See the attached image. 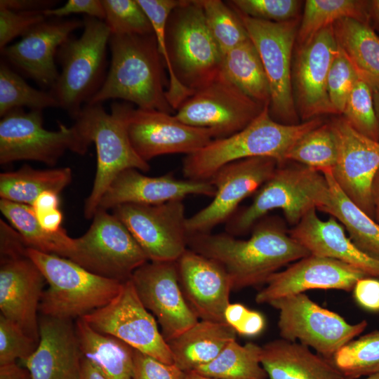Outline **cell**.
<instances>
[{
    "label": "cell",
    "instance_id": "14",
    "mask_svg": "<svg viewBox=\"0 0 379 379\" xmlns=\"http://www.w3.org/2000/svg\"><path fill=\"white\" fill-rule=\"evenodd\" d=\"M112 106L123 118L134 150L146 162L164 154H192L215 139L212 129L187 125L169 113L122 102Z\"/></svg>",
    "mask_w": 379,
    "mask_h": 379
},
{
    "label": "cell",
    "instance_id": "41",
    "mask_svg": "<svg viewBox=\"0 0 379 379\" xmlns=\"http://www.w3.org/2000/svg\"><path fill=\"white\" fill-rule=\"evenodd\" d=\"M207 26L225 54L249 39L237 12L220 0H199Z\"/></svg>",
    "mask_w": 379,
    "mask_h": 379
},
{
    "label": "cell",
    "instance_id": "15",
    "mask_svg": "<svg viewBox=\"0 0 379 379\" xmlns=\"http://www.w3.org/2000/svg\"><path fill=\"white\" fill-rule=\"evenodd\" d=\"M264 106L245 94L221 71L186 99L175 116L187 125L212 129L218 139L246 128Z\"/></svg>",
    "mask_w": 379,
    "mask_h": 379
},
{
    "label": "cell",
    "instance_id": "24",
    "mask_svg": "<svg viewBox=\"0 0 379 379\" xmlns=\"http://www.w3.org/2000/svg\"><path fill=\"white\" fill-rule=\"evenodd\" d=\"M129 168L121 172L102 195L98 208L108 211L126 204L156 205L183 200L188 195L213 197L215 188L211 180L177 179L171 173L147 176Z\"/></svg>",
    "mask_w": 379,
    "mask_h": 379
},
{
    "label": "cell",
    "instance_id": "42",
    "mask_svg": "<svg viewBox=\"0 0 379 379\" xmlns=\"http://www.w3.org/2000/svg\"><path fill=\"white\" fill-rule=\"evenodd\" d=\"M342 117L358 133L379 141V124L373 92L359 78L349 95Z\"/></svg>",
    "mask_w": 379,
    "mask_h": 379
},
{
    "label": "cell",
    "instance_id": "40",
    "mask_svg": "<svg viewBox=\"0 0 379 379\" xmlns=\"http://www.w3.org/2000/svg\"><path fill=\"white\" fill-rule=\"evenodd\" d=\"M331 361L345 379H358L379 371V330L352 340Z\"/></svg>",
    "mask_w": 379,
    "mask_h": 379
},
{
    "label": "cell",
    "instance_id": "37",
    "mask_svg": "<svg viewBox=\"0 0 379 379\" xmlns=\"http://www.w3.org/2000/svg\"><path fill=\"white\" fill-rule=\"evenodd\" d=\"M261 350L253 343L241 345L234 340L212 361L192 371L215 379H266Z\"/></svg>",
    "mask_w": 379,
    "mask_h": 379
},
{
    "label": "cell",
    "instance_id": "25",
    "mask_svg": "<svg viewBox=\"0 0 379 379\" xmlns=\"http://www.w3.org/2000/svg\"><path fill=\"white\" fill-rule=\"evenodd\" d=\"M45 283L42 272L27 255L1 260V314L18 324L37 343V311Z\"/></svg>",
    "mask_w": 379,
    "mask_h": 379
},
{
    "label": "cell",
    "instance_id": "23",
    "mask_svg": "<svg viewBox=\"0 0 379 379\" xmlns=\"http://www.w3.org/2000/svg\"><path fill=\"white\" fill-rule=\"evenodd\" d=\"M176 264L183 295L199 319L226 323L225 312L232 286L225 268L190 248Z\"/></svg>",
    "mask_w": 379,
    "mask_h": 379
},
{
    "label": "cell",
    "instance_id": "51",
    "mask_svg": "<svg viewBox=\"0 0 379 379\" xmlns=\"http://www.w3.org/2000/svg\"><path fill=\"white\" fill-rule=\"evenodd\" d=\"M28 248L20 234L13 227H10L1 219V260L26 256Z\"/></svg>",
    "mask_w": 379,
    "mask_h": 379
},
{
    "label": "cell",
    "instance_id": "56",
    "mask_svg": "<svg viewBox=\"0 0 379 379\" xmlns=\"http://www.w3.org/2000/svg\"><path fill=\"white\" fill-rule=\"evenodd\" d=\"M0 379H32L28 371L16 363L0 366Z\"/></svg>",
    "mask_w": 379,
    "mask_h": 379
},
{
    "label": "cell",
    "instance_id": "61",
    "mask_svg": "<svg viewBox=\"0 0 379 379\" xmlns=\"http://www.w3.org/2000/svg\"><path fill=\"white\" fill-rule=\"evenodd\" d=\"M373 102L375 110L379 124V90L373 93Z\"/></svg>",
    "mask_w": 379,
    "mask_h": 379
},
{
    "label": "cell",
    "instance_id": "35",
    "mask_svg": "<svg viewBox=\"0 0 379 379\" xmlns=\"http://www.w3.org/2000/svg\"><path fill=\"white\" fill-rule=\"evenodd\" d=\"M221 71L248 96L270 104V88L258 51L250 39L222 55Z\"/></svg>",
    "mask_w": 379,
    "mask_h": 379
},
{
    "label": "cell",
    "instance_id": "13",
    "mask_svg": "<svg viewBox=\"0 0 379 379\" xmlns=\"http://www.w3.org/2000/svg\"><path fill=\"white\" fill-rule=\"evenodd\" d=\"M95 331L114 336L134 350L166 364H174L168 344L153 314L128 279L107 305L81 317Z\"/></svg>",
    "mask_w": 379,
    "mask_h": 379
},
{
    "label": "cell",
    "instance_id": "60",
    "mask_svg": "<svg viewBox=\"0 0 379 379\" xmlns=\"http://www.w3.org/2000/svg\"><path fill=\"white\" fill-rule=\"evenodd\" d=\"M186 379H215L201 375L195 371H190L186 373Z\"/></svg>",
    "mask_w": 379,
    "mask_h": 379
},
{
    "label": "cell",
    "instance_id": "34",
    "mask_svg": "<svg viewBox=\"0 0 379 379\" xmlns=\"http://www.w3.org/2000/svg\"><path fill=\"white\" fill-rule=\"evenodd\" d=\"M68 167L35 169L27 164L15 171L0 174L1 199L32 206L45 191L60 194L72 181Z\"/></svg>",
    "mask_w": 379,
    "mask_h": 379
},
{
    "label": "cell",
    "instance_id": "20",
    "mask_svg": "<svg viewBox=\"0 0 379 379\" xmlns=\"http://www.w3.org/2000/svg\"><path fill=\"white\" fill-rule=\"evenodd\" d=\"M331 122L339 143L333 178L342 192L374 219L371 187L379 170V141L358 133L342 117Z\"/></svg>",
    "mask_w": 379,
    "mask_h": 379
},
{
    "label": "cell",
    "instance_id": "52",
    "mask_svg": "<svg viewBox=\"0 0 379 379\" xmlns=\"http://www.w3.org/2000/svg\"><path fill=\"white\" fill-rule=\"evenodd\" d=\"M357 302L369 311L379 312V280L365 277L357 281L354 288Z\"/></svg>",
    "mask_w": 379,
    "mask_h": 379
},
{
    "label": "cell",
    "instance_id": "47",
    "mask_svg": "<svg viewBox=\"0 0 379 379\" xmlns=\"http://www.w3.org/2000/svg\"><path fill=\"white\" fill-rule=\"evenodd\" d=\"M46 18L41 11H13L0 7V49L7 46L17 36H24L45 21Z\"/></svg>",
    "mask_w": 379,
    "mask_h": 379
},
{
    "label": "cell",
    "instance_id": "11",
    "mask_svg": "<svg viewBox=\"0 0 379 379\" xmlns=\"http://www.w3.org/2000/svg\"><path fill=\"white\" fill-rule=\"evenodd\" d=\"M269 305L279 311L278 328L281 338L298 340L331 361L342 347L367 326L366 320L354 324L348 323L304 293L274 300Z\"/></svg>",
    "mask_w": 379,
    "mask_h": 379
},
{
    "label": "cell",
    "instance_id": "26",
    "mask_svg": "<svg viewBox=\"0 0 379 379\" xmlns=\"http://www.w3.org/2000/svg\"><path fill=\"white\" fill-rule=\"evenodd\" d=\"M34 352L21 361L32 379H78L83 356L72 319L43 315Z\"/></svg>",
    "mask_w": 379,
    "mask_h": 379
},
{
    "label": "cell",
    "instance_id": "50",
    "mask_svg": "<svg viewBox=\"0 0 379 379\" xmlns=\"http://www.w3.org/2000/svg\"><path fill=\"white\" fill-rule=\"evenodd\" d=\"M46 17L61 18L70 14H84L86 16L105 20V12L100 0H69L63 6L43 11Z\"/></svg>",
    "mask_w": 379,
    "mask_h": 379
},
{
    "label": "cell",
    "instance_id": "57",
    "mask_svg": "<svg viewBox=\"0 0 379 379\" xmlns=\"http://www.w3.org/2000/svg\"><path fill=\"white\" fill-rule=\"evenodd\" d=\"M78 379H106L87 359L83 357L81 368Z\"/></svg>",
    "mask_w": 379,
    "mask_h": 379
},
{
    "label": "cell",
    "instance_id": "54",
    "mask_svg": "<svg viewBox=\"0 0 379 379\" xmlns=\"http://www.w3.org/2000/svg\"><path fill=\"white\" fill-rule=\"evenodd\" d=\"M34 213L41 226L46 231L57 232L62 228L61 223L63 215L60 208L34 212Z\"/></svg>",
    "mask_w": 379,
    "mask_h": 379
},
{
    "label": "cell",
    "instance_id": "53",
    "mask_svg": "<svg viewBox=\"0 0 379 379\" xmlns=\"http://www.w3.org/2000/svg\"><path fill=\"white\" fill-rule=\"evenodd\" d=\"M55 4L54 1L39 0H1L0 7L13 11H44L53 8Z\"/></svg>",
    "mask_w": 379,
    "mask_h": 379
},
{
    "label": "cell",
    "instance_id": "3",
    "mask_svg": "<svg viewBox=\"0 0 379 379\" xmlns=\"http://www.w3.org/2000/svg\"><path fill=\"white\" fill-rule=\"evenodd\" d=\"M111 62L105 81L88 103L121 99L142 109L174 112L167 98L163 59L154 34H111Z\"/></svg>",
    "mask_w": 379,
    "mask_h": 379
},
{
    "label": "cell",
    "instance_id": "29",
    "mask_svg": "<svg viewBox=\"0 0 379 379\" xmlns=\"http://www.w3.org/2000/svg\"><path fill=\"white\" fill-rule=\"evenodd\" d=\"M236 334L225 322L201 320L167 343L174 364L187 373L212 361Z\"/></svg>",
    "mask_w": 379,
    "mask_h": 379
},
{
    "label": "cell",
    "instance_id": "10",
    "mask_svg": "<svg viewBox=\"0 0 379 379\" xmlns=\"http://www.w3.org/2000/svg\"><path fill=\"white\" fill-rule=\"evenodd\" d=\"M42 110L13 109L0 121V164L29 160L54 166L67 151L84 154L89 145L76 128L59 123L56 131L43 126Z\"/></svg>",
    "mask_w": 379,
    "mask_h": 379
},
{
    "label": "cell",
    "instance_id": "32",
    "mask_svg": "<svg viewBox=\"0 0 379 379\" xmlns=\"http://www.w3.org/2000/svg\"><path fill=\"white\" fill-rule=\"evenodd\" d=\"M321 173L328 182L331 199L319 211L338 220L348 232L351 241L362 252L379 260V224L342 192L333 178L331 170Z\"/></svg>",
    "mask_w": 379,
    "mask_h": 379
},
{
    "label": "cell",
    "instance_id": "19",
    "mask_svg": "<svg viewBox=\"0 0 379 379\" xmlns=\"http://www.w3.org/2000/svg\"><path fill=\"white\" fill-rule=\"evenodd\" d=\"M131 279L142 302L160 325L166 342L199 321L182 291L176 261H148Z\"/></svg>",
    "mask_w": 379,
    "mask_h": 379
},
{
    "label": "cell",
    "instance_id": "38",
    "mask_svg": "<svg viewBox=\"0 0 379 379\" xmlns=\"http://www.w3.org/2000/svg\"><path fill=\"white\" fill-rule=\"evenodd\" d=\"M338 153L337 133L331 121L324 122L299 138L287 152L285 160L321 172L335 167Z\"/></svg>",
    "mask_w": 379,
    "mask_h": 379
},
{
    "label": "cell",
    "instance_id": "30",
    "mask_svg": "<svg viewBox=\"0 0 379 379\" xmlns=\"http://www.w3.org/2000/svg\"><path fill=\"white\" fill-rule=\"evenodd\" d=\"M338 48L359 79L373 93L379 90V36L369 23L343 18L333 25Z\"/></svg>",
    "mask_w": 379,
    "mask_h": 379
},
{
    "label": "cell",
    "instance_id": "12",
    "mask_svg": "<svg viewBox=\"0 0 379 379\" xmlns=\"http://www.w3.org/2000/svg\"><path fill=\"white\" fill-rule=\"evenodd\" d=\"M87 232L76 239L69 258L86 270L108 279L125 281L149 261L126 227L112 213L98 208Z\"/></svg>",
    "mask_w": 379,
    "mask_h": 379
},
{
    "label": "cell",
    "instance_id": "21",
    "mask_svg": "<svg viewBox=\"0 0 379 379\" xmlns=\"http://www.w3.org/2000/svg\"><path fill=\"white\" fill-rule=\"evenodd\" d=\"M366 276L361 270L332 258L310 255L284 270L271 275L266 286L255 295L258 304L272 301L310 289L353 290L358 280Z\"/></svg>",
    "mask_w": 379,
    "mask_h": 379
},
{
    "label": "cell",
    "instance_id": "22",
    "mask_svg": "<svg viewBox=\"0 0 379 379\" xmlns=\"http://www.w3.org/2000/svg\"><path fill=\"white\" fill-rule=\"evenodd\" d=\"M84 27L77 19L45 20L1 53L8 63L44 87L51 88L59 76L55 56L72 32Z\"/></svg>",
    "mask_w": 379,
    "mask_h": 379
},
{
    "label": "cell",
    "instance_id": "48",
    "mask_svg": "<svg viewBox=\"0 0 379 379\" xmlns=\"http://www.w3.org/2000/svg\"><path fill=\"white\" fill-rule=\"evenodd\" d=\"M186 372L134 350L133 379H186Z\"/></svg>",
    "mask_w": 379,
    "mask_h": 379
},
{
    "label": "cell",
    "instance_id": "45",
    "mask_svg": "<svg viewBox=\"0 0 379 379\" xmlns=\"http://www.w3.org/2000/svg\"><path fill=\"white\" fill-rule=\"evenodd\" d=\"M358 78L353 67L338 48L327 79L328 98L337 114L342 115Z\"/></svg>",
    "mask_w": 379,
    "mask_h": 379
},
{
    "label": "cell",
    "instance_id": "33",
    "mask_svg": "<svg viewBox=\"0 0 379 379\" xmlns=\"http://www.w3.org/2000/svg\"><path fill=\"white\" fill-rule=\"evenodd\" d=\"M0 211L29 248L67 259L73 255L76 239L63 228L57 232L44 230L31 206L1 199Z\"/></svg>",
    "mask_w": 379,
    "mask_h": 379
},
{
    "label": "cell",
    "instance_id": "8",
    "mask_svg": "<svg viewBox=\"0 0 379 379\" xmlns=\"http://www.w3.org/2000/svg\"><path fill=\"white\" fill-rule=\"evenodd\" d=\"M74 119L80 135L96 149V173L84 209L85 218L92 219L102 195L121 172L129 168L147 172L150 166L134 150L124 119L113 106L109 114L102 103H87Z\"/></svg>",
    "mask_w": 379,
    "mask_h": 379
},
{
    "label": "cell",
    "instance_id": "9",
    "mask_svg": "<svg viewBox=\"0 0 379 379\" xmlns=\"http://www.w3.org/2000/svg\"><path fill=\"white\" fill-rule=\"evenodd\" d=\"M235 11L263 65L270 88L272 118L283 124H300L293 97L291 66L298 19L276 22L251 18Z\"/></svg>",
    "mask_w": 379,
    "mask_h": 379
},
{
    "label": "cell",
    "instance_id": "59",
    "mask_svg": "<svg viewBox=\"0 0 379 379\" xmlns=\"http://www.w3.org/2000/svg\"><path fill=\"white\" fill-rule=\"evenodd\" d=\"M369 13L373 21L379 29V0L369 1Z\"/></svg>",
    "mask_w": 379,
    "mask_h": 379
},
{
    "label": "cell",
    "instance_id": "46",
    "mask_svg": "<svg viewBox=\"0 0 379 379\" xmlns=\"http://www.w3.org/2000/svg\"><path fill=\"white\" fill-rule=\"evenodd\" d=\"M37 345L18 324L0 314V366L26 359Z\"/></svg>",
    "mask_w": 379,
    "mask_h": 379
},
{
    "label": "cell",
    "instance_id": "44",
    "mask_svg": "<svg viewBox=\"0 0 379 379\" xmlns=\"http://www.w3.org/2000/svg\"><path fill=\"white\" fill-rule=\"evenodd\" d=\"M227 4L235 11L251 18L272 22L297 18L302 5L296 0H232Z\"/></svg>",
    "mask_w": 379,
    "mask_h": 379
},
{
    "label": "cell",
    "instance_id": "36",
    "mask_svg": "<svg viewBox=\"0 0 379 379\" xmlns=\"http://www.w3.org/2000/svg\"><path fill=\"white\" fill-rule=\"evenodd\" d=\"M343 18H353L370 24L369 1H305L297 32L298 45H302L320 30Z\"/></svg>",
    "mask_w": 379,
    "mask_h": 379
},
{
    "label": "cell",
    "instance_id": "62",
    "mask_svg": "<svg viewBox=\"0 0 379 379\" xmlns=\"http://www.w3.org/2000/svg\"><path fill=\"white\" fill-rule=\"evenodd\" d=\"M364 379H379V371L371 374L365 377Z\"/></svg>",
    "mask_w": 379,
    "mask_h": 379
},
{
    "label": "cell",
    "instance_id": "4",
    "mask_svg": "<svg viewBox=\"0 0 379 379\" xmlns=\"http://www.w3.org/2000/svg\"><path fill=\"white\" fill-rule=\"evenodd\" d=\"M321 117L295 125L274 121L270 105L246 128L226 138L213 139L201 149L185 157L182 173L186 179L210 180L222 166L241 159L268 157L278 165L286 162L285 157L291 146L302 135L320 126Z\"/></svg>",
    "mask_w": 379,
    "mask_h": 379
},
{
    "label": "cell",
    "instance_id": "2",
    "mask_svg": "<svg viewBox=\"0 0 379 379\" xmlns=\"http://www.w3.org/2000/svg\"><path fill=\"white\" fill-rule=\"evenodd\" d=\"M251 230L245 240L227 233L191 234L187 246L219 262L230 278L232 290L265 284L281 267L310 255L277 217L265 216Z\"/></svg>",
    "mask_w": 379,
    "mask_h": 379
},
{
    "label": "cell",
    "instance_id": "39",
    "mask_svg": "<svg viewBox=\"0 0 379 379\" xmlns=\"http://www.w3.org/2000/svg\"><path fill=\"white\" fill-rule=\"evenodd\" d=\"M27 107L31 110L59 107L50 92L30 86L5 62L0 63V117L10 111Z\"/></svg>",
    "mask_w": 379,
    "mask_h": 379
},
{
    "label": "cell",
    "instance_id": "6",
    "mask_svg": "<svg viewBox=\"0 0 379 379\" xmlns=\"http://www.w3.org/2000/svg\"><path fill=\"white\" fill-rule=\"evenodd\" d=\"M27 256L42 272L48 287L39 311L44 316L79 319L109 303L123 282L95 274L69 259L28 248Z\"/></svg>",
    "mask_w": 379,
    "mask_h": 379
},
{
    "label": "cell",
    "instance_id": "5",
    "mask_svg": "<svg viewBox=\"0 0 379 379\" xmlns=\"http://www.w3.org/2000/svg\"><path fill=\"white\" fill-rule=\"evenodd\" d=\"M330 199L329 184L321 171L286 161L277 166L252 203L226 222L225 231L234 237L242 235L268 212L277 208L283 211L286 222L295 226L307 212L319 210Z\"/></svg>",
    "mask_w": 379,
    "mask_h": 379
},
{
    "label": "cell",
    "instance_id": "49",
    "mask_svg": "<svg viewBox=\"0 0 379 379\" xmlns=\"http://www.w3.org/2000/svg\"><path fill=\"white\" fill-rule=\"evenodd\" d=\"M225 319L237 333L244 336L259 334L265 327V319L260 312L239 303L230 304L225 310Z\"/></svg>",
    "mask_w": 379,
    "mask_h": 379
},
{
    "label": "cell",
    "instance_id": "27",
    "mask_svg": "<svg viewBox=\"0 0 379 379\" xmlns=\"http://www.w3.org/2000/svg\"><path fill=\"white\" fill-rule=\"evenodd\" d=\"M313 208L288 230L290 235L311 255L337 260L350 265L366 276L379 278V260L358 248L347 237L345 227L333 216L320 219Z\"/></svg>",
    "mask_w": 379,
    "mask_h": 379
},
{
    "label": "cell",
    "instance_id": "58",
    "mask_svg": "<svg viewBox=\"0 0 379 379\" xmlns=\"http://www.w3.org/2000/svg\"><path fill=\"white\" fill-rule=\"evenodd\" d=\"M371 197L374 210V220L379 224V170L377 171L373 180Z\"/></svg>",
    "mask_w": 379,
    "mask_h": 379
},
{
    "label": "cell",
    "instance_id": "1",
    "mask_svg": "<svg viewBox=\"0 0 379 379\" xmlns=\"http://www.w3.org/2000/svg\"><path fill=\"white\" fill-rule=\"evenodd\" d=\"M168 74L167 100L177 110L194 91L221 72L222 52L199 0H140Z\"/></svg>",
    "mask_w": 379,
    "mask_h": 379
},
{
    "label": "cell",
    "instance_id": "43",
    "mask_svg": "<svg viewBox=\"0 0 379 379\" xmlns=\"http://www.w3.org/2000/svg\"><path fill=\"white\" fill-rule=\"evenodd\" d=\"M111 34H150L152 25L137 0H102Z\"/></svg>",
    "mask_w": 379,
    "mask_h": 379
},
{
    "label": "cell",
    "instance_id": "7",
    "mask_svg": "<svg viewBox=\"0 0 379 379\" xmlns=\"http://www.w3.org/2000/svg\"><path fill=\"white\" fill-rule=\"evenodd\" d=\"M84 31L70 36L58 48L61 67L50 93L59 107L73 119L102 86L107 73V48L111 32L104 20L85 15Z\"/></svg>",
    "mask_w": 379,
    "mask_h": 379
},
{
    "label": "cell",
    "instance_id": "18",
    "mask_svg": "<svg viewBox=\"0 0 379 379\" xmlns=\"http://www.w3.org/2000/svg\"><path fill=\"white\" fill-rule=\"evenodd\" d=\"M338 51L333 25L299 46L292 69L295 105L302 122L337 114L327 91V79Z\"/></svg>",
    "mask_w": 379,
    "mask_h": 379
},
{
    "label": "cell",
    "instance_id": "28",
    "mask_svg": "<svg viewBox=\"0 0 379 379\" xmlns=\"http://www.w3.org/2000/svg\"><path fill=\"white\" fill-rule=\"evenodd\" d=\"M260 362L270 379H345L332 361L283 338L262 347Z\"/></svg>",
    "mask_w": 379,
    "mask_h": 379
},
{
    "label": "cell",
    "instance_id": "55",
    "mask_svg": "<svg viewBox=\"0 0 379 379\" xmlns=\"http://www.w3.org/2000/svg\"><path fill=\"white\" fill-rule=\"evenodd\" d=\"M59 194L52 191H45L36 199L31 206L35 213L59 208Z\"/></svg>",
    "mask_w": 379,
    "mask_h": 379
},
{
    "label": "cell",
    "instance_id": "31",
    "mask_svg": "<svg viewBox=\"0 0 379 379\" xmlns=\"http://www.w3.org/2000/svg\"><path fill=\"white\" fill-rule=\"evenodd\" d=\"M75 329L80 350L106 379H133L134 349L119 339L93 329L82 318Z\"/></svg>",
    "mask_w": 379,
    "mask_h": 379
},
{
    "label": "cell",
    "instance_id": "17",
    "mask_svg": "<svg viewBox=\"0 0 379 379\" xmlns=\"http://www.w3.org/2000/svg\"><path fill=\"white\" fill-rule=\"evenodd\" d=\"M277 166V161L272 157H257L220 168L210 180L215 188L212 201L187 218L188 234L210 233L215 226L226 222L239 204L256 193L271 177Z\"/></svg>",
    "mask_w": 379,
    "mask_h": 379
},
{
    "label": "cell",
    "instance_id": "16",
    "mask_svg": "<svg viewBox=\"0 0 379 379\" xmlns=\"http://www.w3.org/2000/svg\"><path fill=\"white\" fill-rule=\"evenodd\" d=\"M149 261L175 262L187 249L183 200L156 205L126 204L112 209Z\"/></svg>",
    "mask_w": 379,
    "mask_h": 379
}]
</instances>
